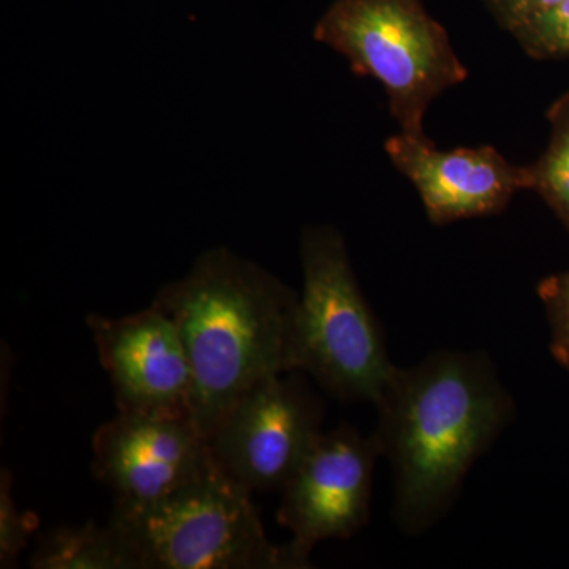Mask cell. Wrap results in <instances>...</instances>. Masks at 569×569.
I'll return each mask as SVG.
<instances>
[{
  "label": "cell",
  "instance_id": "5",
  "mask_svg": "<svg viewBox=\"0 0 569 569\" xmlns=\"http://www.w3.org/2000/svg\"><path fill=\"white\" fill-rule=\"evenodd\" d=\"M317 41L387 92L400 132L425 137L429 104L467 80L448 32L421 0H336L317 22Z\"/></svg>",
  "mask_w": 569,
  "mask_h": 569
},
{
  "label": "cell",
  "instance_id": "15",
  "mask_svg": "<svg viewBox=\"0 0 569 569\" xmlns=\"http://www.w3.org/2000/svg\"><path fill=\"white\" fill-rule=\"evenodd\" d=\"M550 326V353L569 372V271L550 276L538 284Z\"/></svg>",
  "mask_w": 569,
  "mask_h": 569
},
{
  "label": "cell",
  "instance_id": "10",
  "mask_svg": "<svg viewBox=\"0 0 569 569\" xmlns=\"http://www.w3.org/2000/svg\"><path fill=\"white\" fill-rule=\"evenodd\" d=\"M397 170L410 179L436 224L492 216L519 190H530L529 168L509 163L490 146L440 151L432 140L400 132L385 144Z\"/></svg>",
  "mask_w": 569,
  "mask_h": 569
},
{
  "label": "cell",
  "instance_id": "7",
  "mask_svg": "<svg viewBox=\"0 0 569 569\" xmlns=\"http://www.w3.org/2000/svg\"><path fill=\"white\" fill-rule=\"evenodd\" d=\"M380 448L351 426L321 433L283 486L277 519L291 533L287 548L296 568L326 539H350L369 522L373 470Z\"/></svg>",
  "mask_w": 569,
  "mask_h": 569
},
{
  "label": "cell",
  "instance_id": "1",
  "mask_svg": "<svg viewBox=\"0 0 569 569\" xmlns=\"http://www.w3.org/2000/svg\"><path fill=\"white\" fill-rule=\"evenodd\" d=\"M376 408L373 438L395 473V519L411 537L448 515L470 468L516 417L486 351L440 350L396 367Z\"/></svg>",
  "mask_w": 569,
  "mask_h": 569
},
{
  "label": "cell",
  "instance_id": "4",
  "mask_svg": "<svg viewBox=\"0 0 569 569\" xmlns=\"http://www.w3.org/2000/svg\"><path fill=\"white\" fill-rule=\"evenodd\" d=\"M110 523L137 569H298L272 545L252 492L217 470L151 503H116Z\"/></svg>",
  "mask_w": 569,
  "mask_h": 569
},
{
  "label": "cell",
  "instance_id": "3",
  "mask_svg": "<svg viewBox=\"0 0 569 569\" xmlns=\"http://www.w3.org/2000/svg\"><path fill=\"white\" fill-rule=\"evenodd\" d=\"M302 293L293 325L295 370L329 395L376 406L395 373L383 332L356 280L342 234L328 224L301 233Z\"/></svg>",
  "mask_w": 569,
  "mask_h": 569
},
{
  "label": "cell",
  "instance_id": "11",
  "mask_svg": "<svg viewBox=\"0 0 569 569\" xmlns=\"http://www.w3.org/2000/svg\"><path fill=\"white\" fill-rule=\"evenodd\" d=\"M29 565L33 569H137L126 541L110 522L47 531L37 541Z\"/></svg>",
  "mask_w": 569,
  "mask_h": 569
},
{
  "label": "cell",
  "instance_id": "6",
  "mask_svg": "<svg viewBox=\"0 0 569 569\" xmlns=\"http://www.w3.org/2000/svg\"><path fill=\"white\" fill-rule=\"evenodd\" d=\"M302 373L258 381L208 440L220 471L250 492L282 490L323 433V400Z\"/></svg>",
  "mask_w": 569,
  "mask_h": 569
},
{
  "label": "cell",
  "instance_id": "9",
  "mask_svg": "<svg viewBox=\"0 0 569 569\" xmlns=\"http://www.w3.org/2000/svg\"><path fill=\"white\" fill-rule=\"evenodd\" d=\"M86 323L119 411L190 417L192 367L174 321L162 309L151 305L121 318L92 313Z\"/></svg>",
  "mask_w": 569,
  "mask_h": 569
},
{
  "label": "cell",
  "instance_id": "12",
  "mask_svg": "<svg viewBox=\"0 0 569 569\" xmlns=\"http://www.w3.org/2000/svg\"><path fill=\"white\" fill-rule=\"evenodd\" d=\"M550 140L537 163L530 164L535 190L569 231V92L549 108Z\"/></svg>",
  "mask_w": 569,
  "mask_h": 569
},
{
  "label": "cell",
  "instance_id": "2",
  "mask_svg": "<svg viewBox=\"0 0 569 569\" xmlns=\"http://www.w3.org/2000/svg\"><path fill=\"white\" fill-rule=\"evenodd\" d=\"M299 296L227 247L206 250L152 305L174 321L192 367L190 417L209 440L258 381L293 372Z\"/></svg>",
  "mask_w": 569,
  "mask_h": 569
},
{
  "label": "cell",
  "instance_id": "13",
  "mask_svg": "<svg viewBox=\"0 0 569 569\" xmlns=\"http://www.w3.org/2000/svg\"><path fill=\"white\" fill-rule=\"evenodd\" d=\"M512 33L533 58H569V0H561Z\"/></svg>",
  "mask_w": 569,
  "mask_h": 569
},
{
  "label": "cell",
  "instance_id": "8",
  "mask_svg": "<svg viewBox=\"0 0 569 569\" xmlns=\"http://www.w3.org/2000/svg\"><path fill=\"white\" fill-rule=\"evenodd\" d=\"M92 451L116 503H151L220 470L189 415L119 411L93 433Z\"/></svg>",
  "mask_w": 569,
  "mask_h": 569
},
{
  "label": "cell",
  "instance_id": "16",
  "mask_svg": "<svg viewBox=\"0 0 569 569\" xmlns=\"http://www.w3.org/2000/svg\"><path fill=\"white\" fill-rule=\"evenodd\" d=\"M493 17L508 31H518L520 26L545 13L561 0H486Z\"/></svg>",
  "mask_w": 569,
  "mask_h": 569
},
{
  "label": "cell",
  "instance_id": "14",
  "mask_svg": "<svg viewBox=\"0 0 569 569\" xmlns=\"http://www.w3.org/2000/svg\"><path fill=\"white\" fill-rule=\"evenodd\" d=\"M37 527L31 512H20L11 496V473L2 470L0 477V567L13 568L18 556L28 546V539Z\"/></svg>",
  "mask_w": 569,
  "mask_h": 569
}]
</instances>
